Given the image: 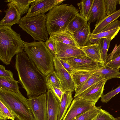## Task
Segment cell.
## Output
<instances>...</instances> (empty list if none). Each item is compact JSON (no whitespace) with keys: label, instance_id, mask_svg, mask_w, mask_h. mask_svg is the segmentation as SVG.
<instances>
[{"label":"cell","instance_id":"cell-38","mask_svg":"<svg viewBox=\"0 0 120 120\" xmlns=\"http://www.w3.org/2000/svg\"><path fill=\"white\" fill-rule=\"evenodd\" d=\"M0 77L11 80H15L13 77V74L10 70H6L4 66L0 65Z\"/></svg>","mask_w":120,"mask_h":120},{"label":"cell","instance_id":"cell-33","mask_svg":"<svg viewBox=\"0 0 120 120\" xmlns=\"http://www.w3.org/2000/svg\"><path fill=\"white\" fill-rule=\"evenodd\" d=\"M46 82L61 89L60 83L55 71H53L46 76Z\"/></svg>","mask_w":120,"mask_h":120},{"label":"cell","instance_id":"cell-8","mask_svg":"<svg viewBox=\"0 0 120 120\" xmlns=\"http://www.w3.org/2000/svg\"><path fill=\"white\" fill-rule=\"evenodd\" d=\"M61 59L77 70L95 71L105 64L92 60L86 55Z\"/></svg>","mask_w":120,"mask_h":120},{"label":"cell","instance_id":"cell-28","mask_svg":"<svg viewBox=\"0 0 120 120\" xmlns=\"http://www.w3.org/2000/svg\"><path fill=\"white\" fill-rule=\"evenodd\" d=\"M18 83V81L0 77V89L17 92L19 91Z\"/></svg>","mask_w":120,"mask_h":120},{"label":"cell","instance_id":"cell-22","mask_svg":"<svg viewBox=\"0 0 120 120\" xmlns=\"http://www.w3.org/2000/svg\"><path fill=\"white\" fill-rule=\"evenodd\" d=\"M73 99L72 92L67 91L63 93L61 97L58 120H62L63 119Z\"/></svg>","mask_w":120,"mask_h":120},{"label":"cell","instance_id":"cell-34","mask_svg":"<svg viewBox=\"0 0 120 120\" xmlns=\"http://www.w3.org/2000/svg\"><path fill=\"white\" fill-rule=\"evenodd\" d=\"M115 118L108 112L100 108L98 115L94 120H115Z\"/></svg>","mask_w":120,"mask_h":120},{"label":"cell","instance_id":"cell-25","mask_svg":"<svg viewBox=\"0 0 120 120\" xmlns=\"http://www.w3.org/2000/svg\"><path fill=\"white\" fill-rule=\"evenodd\" d=\"M87 22L79 14L70 22L66 31H68L73 34L81 29L87 23Z\"/></svg>","mask_w":120,"mask_h":120},{"label":"cell","instance_id":"cell-5","mask_svg":"<svg viewBox=\"0 0 120 120\" xmlns=\"http://www.w3.org/2000/svg\"><path fill=\"white\" fill-rule=\"evenodd\" d=\"M27 99L20 91L15 92L0 89V100L16 120H34Z\"/></svg>","mask_w":120,"mask_h":120},{"label":"cell","instance_id":"cell-21","mask_svg":"<svg viewBox=\"0 0 120 120\" xmlns=\"http://www.w3.org/2000/svg\"><path fill=\"white\" fill-rule=\"evenodd\" d=\"M120 16V9L115 13L106 16L101 20L97 21L91 34H95L100 32L112 22L117 20Z\"/></svg>","mask_w":120,"mask_h":120},{"label":"cell","instance_id":"cell-32","mask_svg":"<svg viewBox=\"0 0 120 120\" xmlns=\"http://www.w3.org/2000/svg\"><path fill=\"white\" fill-rule=\"evenodd\" d=\"M106 16L111 15L116 11V6L120 4V0H105Z\"/></svg>","mask_w":120,"mask_h":120},{"label":"cell","instance_id":"cell-17","mask_svg":"<svg viewBox=\"0 0 120 120\" xmlns=\"http://www.w3.org/2000/svg\"><path fill=\"white\" fill-rule=\"evenodd\" d=\"M106 16L105 0H94L88 22L99 21Z\"/></svg>","mask_w":120,"mask_h":120},{"label":"cell","instance_id":"cell-40","mask_svg":"<svg viewBox=\"0 0 120 120\" xmlns=\"http://www.w3.org/2000/svg\"><path fill=\"white\" fill-rule=\"evenodd\" d=\"M120 55V44L118 46L116 44L112 52L107 55L106 63Z\"/></svg>","mask_w":120,"mask_h":120},{"label":"cell","instance_id":"cell-44","mask_svg":"<svg viewBox=\"0 0 120 120\" xmlns=\"http://www.w3.org/2000/svg\"><path fill=\"white\" fill-rule=\"evenodd\" d=\"M115 120H120V116L117 118H115Z\"/></svg>","mask_w":120,"mask_h":120},{"label":"cell","instance_id":"cell-6","mask_svg":"<svg viewBox=\"0 0 120 120\" xmlns=\"http://www.w3.org/2000/svg\"><path fill=\"white\" fill-rule=\"evenodd\" d=\"M46 15L41 14L33 17L21 18L18 24L23 30L30 35L34 41L48 40L46 25Z\"/></svg>","mask_w":120,"mask_h":120},{"label":"cell","instance_id":"cell-11","mask_svg":"<svg viewBox=\"0 0 120 120\" xmlns=\"http://www.w3.org/2000/svg\"><path fill=\"white\" fill-rule=\"evenodd\" d=\"M65 0H34L30 4L26 17H33L44 14Z\"/></svg>","mask_w":120,"mask_h":120},{"label":"cell","instance_id":"cell-43","mask_svg":"<svg viewBox=\"0 0 120 120\" xmlns=\"http://www.w3.org/2000/svg\"><path fill=\"white\" fill-rule=\"evenodd\" d=\"M0 119L2 120H7V119L3 113L0 111Z\"/></svg>","mask_w":120,"mask_h":120},{"label":"cell","instance_id":"cell-42","mask_svg":"<svg viewBox=\"0 0 120 120\" xmlns=\"http://www.w3.org/2000/svg\"><path fill=\"white\" fill-rule=\"evenodd\" d=\"M58 59L64 67L70 74L75 71V70L68 63L61 59Z\"/></svg>","mask_w":120,"mask_h":120},{"label":"cell","instance_id":"cell-13","mask_svg":"<svg viewBox=\"0 0 120 120\" xmlns=\"http://www.w3.org/2000/svg\"><path fill=\"white\" fill-rule=\"evenodd\" d=\"M120 30V21L117 19L100 32L94 35L91 34L89 38L90 44L97 43L102 38H106L111 41L117 35Z\"/></svg>","mask_w":120,"mask_h":120},{"label":"cell","instance_id":"cell-20","mask_svg":"<svg viewBox=\"0 0 120 120\" xmlns=\"http://www.w3.org/2000/svg\"><path fill=\"white\" fill-rule=\"evenodd\" d=\"M49 39H53L66 44L79 47L73 34L68 31L52 34L50 35Z\"/></svg>","mask_w":120,"mask_h":120},{"label":"cell","instance_id":"cell-14","mask_svg":"<svg viewBox=\"0 0 120 120\" xmlns=\"http://www.w3.org/2000/svg\"><path fill=\"white\" fill-rule=\"evenodd\" d=\"M56 55L55 57L59 59L86 55L79 47L66 44L56 41Z\"/></svg>","mask_w":120,"mask_h":120},{"label":"cell","instance_id":"cell-1","mask_svg":"<svg viewBox=\"0 0 120 120\" xmlns=\"http://www.w3.org/2000/svg\"><path fill=\"white\" fill-rule=\"evenodd\" d=\"M15 68L18 81L26 90L28 99L45 93L47 89L46 76L39 70L23 51L16 55Z\"/></svg>","mask_w":120,"mask_h":120},{"label":"cell","instance_id":"cell-35","mask_svg":"<svg viewBox=\"0 0 120 120\" xmlns=\"http://www.w3.org/2000/svg\"><path fill=\"white\" fill-rule=\"evenodd\" d=\"M120 92V85L116 89L103 94L101 97V101L103 103H107L114 97Z\"/></svg>","mask_w":120,"mask_h":120},{"label":"cell","instance_id":"cell-16","mask_svg":"<svg viewBox=\"0 0 120 120\" xmlns=\"http://www.w3.org/2000/svg\"><path fill=\"white\" fill-rule=\"evenodd\" d=\"M8 8L4 11L6 14L0 21V26L11 27L14 24L19 23L21 18L20 14L13 4L9 3L7 4Z\"/></svg>","mask_w":120,"mask_h":120},{"label":"cell","instance_id":"cell-18","mask_svg":"<svg viewBox=\"0 0 120 120\" xmlns=\"http://www.w3.org/2000/svg\"><path fill=\"white\" fill-rule=\"evenodd\" d=\"M91 34L90 23L88 22L73 34L76 42L80 47L84 46L90 44L89 38Z\"/></svg>","mask_w":120,"mask_h":120},{"label":"cell","instance_id":"cell-37","mask_svg":"<svg viewBox=\"0 0 120 120\" xmlns=\"http://www.w3.org/2000/svg\"><path fill=\"white\" fill-rule=\"evenodd\" d=\"M0 111L1 112L7 119L15 120V117L9 109L0 100Z\"/></svg>","mask_w":120,"mask_h":120},{"label":"cell","instance_id":"cell-10","mask_svg":"<svg viewBox=\"0 0 120 120\" xmlns=\"http://www.w3.org/2000/svg\"><path fill=\"white\" fill-rule=\"evenodd\" d=\"M46 93L28 99L34 120H47Z\"/></svg>","mask_w":120,"mask_h":120},{"label":"cell","instance_id":"cell-4","mask_svg":"<svg viewBox=\"0 0 120 120\" xmlns=\"http://www.w3.org/2000/svg\"><path fill=\"white\" fill-rule=\"evenodd\" d=\"M20 36L11 27L0 26V60L6 65L10 64L15 55L24 50Z\"/></svg>","mask_w":120,"mask_h":120},{"label":"cell","instance_id":"cell-12","mask_svg":"<svg viewBox=\"0 0 120 120\" xmlns=\"http://www.w3.org/2000/svg\"><path fill=\"white\" fill-rule=\"evenodd\" d=\"M107 81L104 79L95 83L76 97L95 104L103 94L104 87Z\"/></svg>","mask_w":120,"mask_h":120},{"label":"cell","instance_id":"cell-26","mask_svg":"<svg viewBox=\"0 0 120 120\" xmlns=\"http://www.w3.org/2000/svg\"><path fill=\"white\" fill-rule=\"evenodd\" d=\"M95 72L101 75L107 81L113 78H120V72L119 71L109 68L105 65L97 69Z\"/></svg>","mask_w":120,"mask_h":120},{"label":"cell","instance_id":"cell-3","mask_svg":"<svg viewBox=\"0 0 120 120\" xmlns=\"http://www.w3.org/2000/svg\"><path fill=\"white\" fill-rule=\"evenodd\" d=\"M24 51L30 59L45 76L54 71V56L43 41H23Z\"/></svg>","mask_w":120,"mask_h":120},{"label":"cell","instance_id":"cell-39","mask_svg":"<svg viewBox=\"0 0 120 120\" xmlns=\"http://www.w3.org/2000/svg\"><path fill=\"white\" fill-rule=\"evenodd\" d=\"M45 44L50 51L55 56L56 55V41L52 39H49Z\"/></svg>","mask_w":120,"mask_h":120},{"label":"cell","instance_id":"cell-19","mask_svg":"<svg viewBox=\"0 0 120 120\" xmlns=\"http://www.w3.org/2000/svg\"><path fill=\"white\" fill-rule=\"evenodd\" d=\"M79 48L87 56L93 60L103 63L100 47L98 42L90 44L84 46L79 47Z\"/></svg>","mask_w":120,"mask_h":120},{"label":"cell","instance_id":"cell-7","mask_svg":"<svg viewBox=\"0 0 120 120\" xmlns=\"http://www.w3.org/2000/svg\"><path fill=\"white\" fill-rule=\"evenodd\" d=\"M95 104L94 102L76 97L72 101L62 120H73L79 115L96 107Z\"/></svg>","mask_w":120,"mask_h":120},{"label":"cell","instance_id":"cell-30","mask_svg":"<svg viewBox=\"0 0 120 120\" xmlns=\"http://www.w3.org/2000/svg\"><path fill=\"white\" fill-rule=\"evenodd\" d=\"M111 41L106 38H102L100 39L98 42L100 47L102 61L104 64L106 63L107 52Z\"/></svg>","mask_w":120,"mask_h":120},{"label":"cell","instance_id":"cell-27","mask_svg":"<svg viewBox=\"0 0 120 120\" xmlns=\"http://www.w3.org/2000/svg\"><path fill=\"white\" fill-rule=\"evenodd\" d=\"M94 0H82L77 4L79 9L80 15L88 21Z\"/></svg>","mask_w":120,"mask_h":120},{"label":"cell","instance_id":"cell-23","mask_svg":"<svg viewBox=\"0 0 120 120\" xmlns=\"http://www.w3.org/2000/svg\"><path fill=\"white\" fill-rule=\"evenodd\" d=\"M104 78L95 72L84 82L76 87L75 98L88 88Z\"/></svg>","mask_w":120,"mask_h":120},{"label":"cell","instance_id":"cell-29","mask_svg":"<svg viewBox=\"0 0 120 120\" xmlns=\"http://www.w3.org/2000/svg\"><path fill=\"white\" fill-rule=\"evenodd\" d=\"M34 0H5L4 2L11 3L15 6L21 16L27 13L30 8L29 6Z\"/></svg>","mask_w":120,"mask_h":120},{"label":"cell","instance_id":"cell-36","mask_svg":"<svg viewBox=\"0 0 120 120\" xmlns=\"http://www.w3.org/2000/svg\"><path fill=\"white\" fill-rule=\"evenodd\" d=\"M105 66L119 71L120 68V55L107 62Z\"/></svg>","mask_w":120,"mask_h":120},{"label":"cell","instance_id":"cell-41","mask_svg":"<svg viewBox=\"0 0 120 120\" xmlns=\"http://www.w3.org/2000/svg\"><path fill=\"white\" fill-rule=\"evenodd\" d=\"M47 90H50L57 96L61 101V97L63 93L60 89L56 87L51 84L46 82Z\"/></svg>","mask_w":120,"mask_h":120},{"label":"cell","instance_id":"cell-31","mask_svg":"<svg viewBox=\"0 0 120 120\" xmlns=\"http://www.w3.org/2000/svg\"><path fill=\"white\" fill-rule=\"evenodd\" d=\"M100 108V106H96L79 115L73 120H94L97 116Z\"/></svg>","mask_w":120,"mask_h":120},{"label":"cell","instance_id":"cell-2","mask_svg":"<svg viewBox=\"0 0 120 120\" xmlns=\"http://www.w3.org/2000/svg\"><path fill=\"white\" fill-rule=\"evenodd\" d=\"M79 11L72 4H63L54 7L46 15L48 34L66 31L70 22Z\"/></svg>","mask_w":120,"mask_h":120},{"label":"cell","instance_id":"cell-15","mask_svg":"<svg viewBox=\"0 0 120 120\" xmlns=\"http://www.w3.org/2000/svg\"><path fill=\"white\" fill-rule=\"evenodd\" d=\"M47 120H58L61 101L51 90L46 92Z\"/></svg>","mask_w":120,"mask_h":120},{"label":"cell","instance_id":"cell-24","mask_svg":"<svg viewBox=\"0 0 120 120\" xmlns=\"http://www.w3.org/2000/svg\"><path fill=\"white\" fill-rule=\"evenodd\" d=\"M95 71L75 70L71 74L76 87L85 81Z\"/></svg>","mask_w":120,"mask_h":120},{"label":"cell","instance_id":"cell-9","mask_svg":"<svg viewBox=\"0 0 120 120\" xmlns=\"http://www.w3.org/2000/svg\"><path fill=\"white\" fill-rule=\"evenodd\" d=\"M54 66L56 74L60 81L63 92H72L75 90L76 86L71 74L64 68L59 60L54 56Z\"/></svg>","mask_w":120,"mask_h":120}]
</instances>
